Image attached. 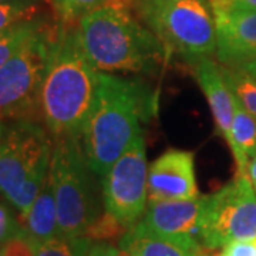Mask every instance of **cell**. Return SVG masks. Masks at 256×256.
<instances>
[{
    "mask_svg": "<svg viewBox=\"0 0 256 256\" xmlns=\"http://www.w3.org/2000/svg\"><path fill=\"white\" fill-rule=\"evenodd\" d=\"M156 110V97L137 80L100 73L92 110L82 130L87 161L102 178Z\"/></svg>",
    "mask_w": 256,
    "mask_h": 256,
    "instance_id": "1",
    "label": "cell"
},
{
    "mask_svg": "<svg viewBox=\"0 0 256 256\" xmlns=\"http://www.w3.org/2000/svg\"><path fill=\"white\" fill-rule=\"evenodd\" d=\"M98 76L82 48L77 24L58 23L42 90V121L53 140L82 138Z\"/></svg>",
    "mask_w": 256,
    "mask_h": 256,
    "instance_id": "2",
    "label": "cell"
},
{
    "mask_svg": "<svg viewBox=\"0 0 256 256\" xmlns=\"http://www.w3.org/2000/svg\"><path fill=\"white\" fill-rule=\"evenodd\" d=\"M132 10V0H110L78 22L82 46L98 72L152 73L170 60L162 43Z\"/></svg>",
    "mask_w": 256,
    "mask_h": 256,
    "instance_id": "3",
    "label": "cell"
},
{
    "mask_svg": "<svg viewBox=\"0 0 256 256\" xmlns=\"http://www.w3.org/2000/svg\"><path fill=\"white\" fill-rule=\"evenodd\" d=\"M53 138L38 121H0V192L22 220L46 182Z\"/></svg>",
    "mask_w": 256,
    "mask_h": 256,
    "instance_id": "4",
    "label": "cell"
},
{
    "mask_svg": "<svg viewBox=\"0 0 256 256\" xmlns=\"http://www.w3.org/2000/svg\"><path fill=\"white\" fill-rule=\"evenodd\" d=\"M96 174L87 161L82 138L53 140L50 180L54 190L60 234L86 236L104 214Z\"/></svg>",
    "mask_w": 256,
    "mask_h": 256,
    "instance_id": "5",
    "label": "cell"
},
{
    "mask_svg": "<svg viewBox=\"0 0 256 256\" xmlns=\"http://www.w3.org/2000/svg\"><path fill=\"white\" fill-rule=\"evenodd\" d=\"M138 18L162 43L168 58L196 64L216 53L215 20L208 0H174L134 6Z\"/></svg>",
    "mask_w": 256,
    "mask_h": 256,
    "instance_id": "6",
    "label": "cell"
},
{
    "mask_svg": "<svg viewBox=\"0 0 256 256\" xmlns=\"http://www.w3.org/2000/svg\"><path fill=\"white\" fill-rule=\"evenodd\" d=\"M58 22H46L0 67V121H42V90Z\"/></svg>",
    "mask_w": 256,
    "mask_h": 256,
    "instance_id": "7",
    "label": "cell"
},
{
    "mask_svg": "<svg viewBox=\"0 0 256 256\" xmlns=\"http://www.w3.org/2000/svg\"><path fill=\"white\" fill-rule=\"evenodd\" d=\"M195 236L210 250L256 239V192L248 176H235L216 192L204 195Z\"/></svg>",
    "mask_w": 256,
    "mask_h": 256,
    "instance_id": "8",
    "label": "cell"
},
{
    "mask_svg": "<svg viewBox=\"0 0 256 256\" xmlns=\"http://www.w3.org/2000/svg\"><path fill=\"white\" fill-rule=\"evenodd\" d=\"M101 196L106 212L126 228L144 216L148 204V164L142 131L101 178Z\"/></svg>",
    "mask_w": 256,
    "mask_h": 256,
    "instance_id": "9",
    "label": "cell"
},
{
    "mask_svg": "<svg viewBox=\"0 0 256 256\" xmlns=\"http://www.w3.org/2000/svg\"><path fill=\"white\" fill-rule=\"evenodd\" d=\"M200 196L191 151L171 148L148 166V201L192 200Z\"/></svg>",
    "mask_w": 256,
    "mask_h": 256,
    "instance_id": "10",
    "label": "cell"
},
{
    "mask_svg": "<svg viewBox=\"0 0 256 256\" xmlns=\"http://www.w3.org/2000/svg\"><path fill=\"white\" fill-rule=\"evenodd\" d=\"M212 14L218 62L229 67H239L255 58L256 10H212Z\"/></svg>",
    "mask_w": 256,
    "mask_h": 256,
    "instance_id": "11",
    "label": "cell"
},
{
    "mask_svg": "<svg viewBox=\"0 0 256 256\" xmlns=\"http://www.w3.org/2000/svg\"><path fill=\"white\" fill-rule=\"evenodd\" d=\"M118 248L132 256H205L196 236L190 234H161L141 220L121 236Z\"/></svg>",
    "mask_w": 256,
    "mask_h": 256,
    "instance_id": "12",
    "label": "cell"
},
{
    "mask_svg": "<svg viewBox=\"0 0 256 256\" xmlns=\"http://www.w3.org/2000/svg\"><path fill=\"white\" fill-rule=\"evenodd\" d=\"M202 204L204 195L192 200L148 201L141 222L161 234H190L195 236Z\"/></svg>",
    "mask_w": 256,
    "mask_h": 256,
    "instance_id": "13",
    "label": "cell"
},
{
    "mask_svg": "<svg viewBox=\"0 0 256 256\" xmlns=\"http://www.w3.org/2000/svg\"><path fill=\"white\" fill-rule=\"evenodd\" d=\"M192 68L194 76L210 104L216 131L226 140V142H229L235 100L222 76L220 64L215 63L214 58L210 57L194 64Z\"/></svg>",
    "mask_w": 256,
    "mask_h": 256,
    "instance_id": "14",
    "label": "cell"
},
{
    "mask_svg": "<svg viewBox=\"0 0 256 256\" xmlns=\"http://www.w3.org/2000/svg\"><path fill=\"white\" fill-rule=\"evenodd\" d=\"M20 222L24 232L37 244L60 235L54 190L50 175L47 176L46 182L37 195L36 201L33 202L28 214Z\"/></svg>",
    "mask_w": 256,
    "mask_h": 256,
    "instance_id": "15",
    "label": "cell"
},
{
    "mask_svg": "<svg viewBox=\"0 0 256 256\" xmlns=\"http://www.w3.org/2000/svg\"><path fill=\"white\" fill-rule=\"evenodd\" d=\"M228 144L235 158L236 176H248L249 162L256 154V117L249 114L236 100Z\"/></svg>",
    "mask_w": 256,
    "mask_h": 256,
    "instance_id": "16",
    "label": "cell"
},
{
    "mask_svg": "<svg viewBox=\"0 0 256 256\" xmlns=\"http://www.w3.org/2000/svg\"><path fill=\"white\" fill-rule=\"evenodd\" d=\"M220 72L234 98L245 110L256 117V78L240 67L220 64Z\"/></svg>",
    "mask_w": 256,
    "mask_h": 256,
    "instance_id": "17",
    "label": "cell"
},
{
    "mask_svg": "<svg viewBox=\"0 0 256 256\" xmlns=\"http://www.w3.org/2000/svg\"><path fill=\"white\" fill-rule=\"evenodd\" d=\"M46 22L47 20L44 18H38L0 30V67L4 63H8L10 58L18 53V48Z\"/></svg>",
    "mask_w": 256,
    "mask_h": 256,
    "instance_id": "18",
    "label": "cell"
},
{
    "mask_svg": "<svg viewBox=\"0 0 256 256\" xmlns=\"http://www.w3.org/2000/svg\"><path fill=\"white\" fill-rule=\"evenodd\" d=\"M94 240L88 236L57 235L37 244L36 256H87Z\"/></svg>",
    "mask_w": 256,
    "mask_h": 256,
    "instance_id": "19",
    "label": "cell"
},
{
    "mask_svg": "<svg viewBox=\"0 0 256 256\" xmlns=\"http://www.w3.org/2000/svg\"><path fill=\"white\" fill-rule=\"evenodd\" d=\"M54 18L66 26L78 24L86 14L107 4L110 0H47Z\"/></svg>",
    "mask_w": 256,
    "mask_h": 256,
    "instance_id": "20",
    "label": "cell"
},
{
    "mask_svg": "<svg viewBox=\"0 0 256 256\" xmlns=\"http://www.w3.org/2000/svg\"><path fill=\"white\" fill-rule=\"evenodd\" d=\"M42 8L36 0H4L0 2V30L23 22L38 18Z\"/></svg>",
    "mask_w": 256,
    "mask_h": 256,
    "instance_id": "21",
    "label": "cell"
},
{
    "mask_svg": "<svg viewBox=\"0 0 256 256\" xmlns=\"http://www.w3.org/2000/svg\"><path fill=\"white\" fill-rule=\"evenodd\" d=\"M128 230L122 224H120L118 220L114 216H111L110 214H107L104 210V214L97 220V222L92 225L90 230L87 232L86 236L92 238V240H107L111 238H117L121 236Z\"/></svg>",
    "mask_w": 256,
    "mask_h": 256,
    "instance_id": "22",
    "label": "cell"
},
{
    "mask_svg": "<svg viewBox=\"0 0 256 256\" xmlns=\"http://www.w3.org/2000/svg\"><path fill=\"white\" fill-rule=\"evenodd\" d=\"M23 230L22 222L10 206L4 202H0V245H4L8 240L14 238Z\"/></svg>",
    "mask_w": 256,
    "mask_h": 256,
    "instance_id": "23",
    "label": "cell"
},
{
    "mask_svg": "<svg viewBox=\"0 0 256 256\" xmlns=\"http://www.w3.org/2000/svg\"><path fill=\"white\" fill-rule=\"evenodd\" d=\"M4 256H36L37 242L32 239L24 229L3 245Z\"/></svg>",
    "mask_w": 256,
    "mask_h": 256,
    "instance_id": "24",
    "label": "cell"
},
{
    "mask_svg": "<svg viewBox=\"0 0 256 256\" xmlns=\"http://www.w3.org/2000/svg\"><path fill=\"white\" fill-rule=\"evenodd\" d=\"M216 256H256V239L235 240L224 248Z\"/></svg>",
    "mask_w": 256,
    "mask_h": 256,
    "instance_id": "25",
    "label": "cell"
},
{
    "mask_svg": "<svg viewBox=\"0 0 256 256\" xmlns=\"http://www.w3.org/2000/svg\"><path fill=\"white\" fill-rule=\"evenodd\" d=\"M212 10H256V0H208Z\"/></svg>",
    "mask_w": 256,
    "mask_h": 256,
    "instance_id": "26",
    "label": "cell"
},
{
    "mask_svg": "<svg viewBox=\"0 0 256 256\" xmlns=\"http://www.w3.org/2000/svg\"><path fill=\"white\" fill-rule=\"evenodd\" d=\"M118 248L107 240H94L92 249L87 256H116Z\"/></svg>",
    "mask_w": 256,
    "mask_h": 256,
    "instance_id": "27",
    "label": "cell"
},
{
    "mask_svg": "<svg viewBox=\"0 0 256 256\" xmlns=\"http://www.w3.org/2000/svg\"><path fill=\"white\" fill-rule=\"evenodd\" d=\"M248 178L250 180V184H252V186H254V190L256 192V154L250 160L249 166H248Z\"/></svg>",
    "mask_w": 256,
    "mask_h": 256,
    "instance_id": "28",
    "label": "cell"
},
{
    "mask_svg": "<svg viewBox=\"0 0 256 256\" xmlns=\"http://www.w3.org/2000/svg\"><path fill=\"white\" fill-rule=\"evenodd\" d=\"M240 68H244L245 72L250 74V76H254L256 78V57L255 58H252V60H249L246 63H244L242 66H239Z\"/></svg>",
    "mask_w": 256,
    "mask_h": 256,
    "instance_id": "29",
    "label": "cell"
},
{
    "mask_svg": "<svg viewBox=\"0 0 256 256\" xmlns=\"http://www.w3.org/2000/svg\"><path fill=\"white\" fill-rule=\"evenodd\" d=\"M164 2H174V0H132L134 6H142V4H156V3H164Z\"/></svg>",
    "mask_w": 256,
    "mask_h": 256,
    "instance_id": "30",
    "label": "cell"
},
{
    "mask_svg": "<svg viewBox=\"0 0 256 256\" xmlns=\"http://www.w3.org/2000/svg\"><path fill=\"white\" fill-rule=\"evenodd\" d=\"M116 256H132L131 254H128L127 250H122V249H120L118 248V252H117V255Z\"/></svg>",
    "mask_w": 256,
    "mask_h": 256,
    "instance_id": "31",
    "label": "cell"
},
{
    "mask_svg": "<svg viewBox=\"0 0 256 256\" xmlns=\"http://www.w3.org/2000/svg\"><path fill=\"white\" fill-rule=\"evenodd\" d=\"M0 256H4V250H3V245H0Z\"/></svg>",
    "mask_w": 256,
    "mask_h": 256,
    "instance_id": "32",
    "label": "cell"
},
{
    "mask_svg": "<svg viewBox=\"0 0 256 256\" xmlns=\"http://www.w3.org/2000/svg\"><path fill=\"white\" fill-rule=\"evenodd\" d=\"M0 2H4V0H0Z\"/></svg>",
    "mask_w": 256,
    "mask_h": 256,
    "instance_id": "33",
    "label": "cell"
}]
</instances>
